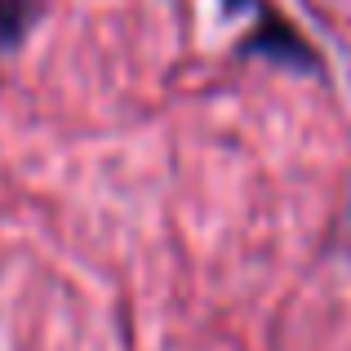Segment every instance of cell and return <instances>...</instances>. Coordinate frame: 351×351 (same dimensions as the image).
<instances>
[{
    "label": "cell",
    "instance_id": "6da1fadb",
    "mask_svg": "<svg viewBox=\"0 0 351 351\" xmlns=\"http://www.w3.org/2000/svg\"><path fill=\"white\" fill-rule=\"evenodd\" d=\"M232 53H236L240 62H245V58H263L267 67L289 71V76H316V80L329 76L325 53H320L316 45L298 32V23H293L285 9H276L271 0L254 14V27L236 40Z\"/></svg>",
    "mask_w": 351,
    "mask_h": 351
},
{
    "label": "cell",
    "instance_id": "7a4b0ae2",
    "mask_svg": "<svg viewBox=\"0 0 351 351\" xmlns=\"http://www.w3.org/2000/svg\"><path fill=\"white\" fill-rule=\"evenodd\" d=\"M40 18H45V0H0V58L23 49Z\"/></svg>",
    "mask_w": 351,
    "mask_h": 351
},
{
    "label": "cell",
    "instance_id": "3957f363",
    "mask_svg": "<svg viewBox=\"0 0 351 351\" xmlns=\"http://www.w3.org/2000/svg\"><path fill=\"white\" fill-rule=\"evenodd\" d=\"M267 0H218V9H223V18H240V14H258Z\"/></svg>",
    "mask_w": 351,
    "mask_h": 351
},
{
    "label": "cell",
    "instance_id": "277c9868",
    "mask_svg": "<svg viewBox=\"0 0 351 351\" xmlns=\"http://www.w3.org/2000/svg\"><path fill=\"white\" fill-rule=\"evenodd\" d=\"M347 218H351V196H347Z\"/></svg>",
    "mask_w": 351,
    "mask_h": 351
}]
</instances>
